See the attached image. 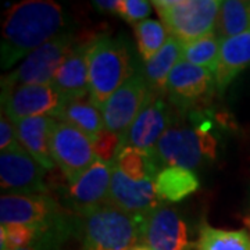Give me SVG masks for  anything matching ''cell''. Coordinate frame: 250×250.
Segmentation results:
<instances>
[{"mask_svg": "<svg viewBox=\"0 0 250 250\" xmlns=\"http://www.w3.org/2000/svg\"><path fill=\"white\" fill-rule=\"evenodd\" d=\"M113 170L114 163L96 160L92 167L70 182L68 199L78 215L107 203Z\"/></svg>", "mask_w": 250, "mask_h": 250, "instance_id": "9a60e30c", "label": "cell"}, {"mask_svg": "<svg viewBox=\"0 0 250 250\" xmlns=\"http://www.w3.org/2000/svg\"><path fill=\"white\" fill-rule=\"evenodd\" d=\"M1 225H29L43 229L64 228L60 207L53 197L38 195H6L0 197Z\"/></svg>", "mask_w": 250, "mask_h": 250, "instance_id": "52a82bcc", "label": "cell"}, {"mask_svg": "<svg viewBox=\"0 0 250 250\" xmlns=\"http://www.w3.org/2000/svg\"><path fill=\"white\" fill-rule=\"evenodd\" d=\"M221 41L223 39H220L215 32H213L184 45V60L215 72L220 59Z\"/></svg>", "mask_w": 250, "mask_h": 250, "instance_id": "484cf974", "label": "cell"}, {"mask_svg": "<svg viewBox=\"0 0 250 250\" xmlns=\"http://www.w3.org/2000/svg\"><path fill=\"white\" fill-rule=\"evenodd\" d=\"M121 0H96L93 1V7L103 13H118Z\"/></svg>", "mask_w": 250, "mask_h": 250, "instance_id": "d6a6232c", "label": "cell"}, {"mask_svg": "<svg viewBox=\"0 0 250 250\" xmlns=\"http://www.w3.org/2000/svg\"><path fill=\"white\" fill-rule=\"evenodd\" d=\"M170 107L160 95L153 92L132 125L121 136V149L135 147L153 154L161 136L170 129Z\"/></svg>", "mask_w": 250, "mask_h": 250, "instance_id": "7c38bea8", "label": "cell"}, {"mask_svg": "<svg viewBox=\"0 0 250 250\" xmlns=\"http://www.w3.org/2000/svg\"><path fill=\"white\" fill-rule=\"evenodd\" d=\"M71 34L62 32L24 59L17 70L1 78V90L25 85H52L60 64L72 49Z\"/></svg>", "mask_w": 250, "mask_h": 250, "instance_id": "8992f818", "label": "cell"}, {"mask_svg": "<svg viewBox=\"0 0 250 250\" xmlns=\"http://www.w3.org/2000/svg\"><path fill=\"white\" fill-rule=\"evenodd\" d=\"M250 65V31L221 41L218 65L214 72L215 88L224 92L236 75Z\"/></svg>", "mask_w": 250, "mask_h": 250, "instance_id": "d6986e66", "label": "cell"}, {"mask_svg": "<svg viewBox=\"0 0 250 250\" xmlns=\"http://www.w3.org/2000/svg\"><path fill=\"white\" fill-rule=\"evenodd\" d=\"M54 123L53 117H32L14 124L20 145L46 170H52L56 166L50 152V134Z\"/></svg>", "mask_w": 250, "mask_h": 250, "instance_id": "ac0fdd59", "label": "cell"}, {"mask_svg": "<svg viewBox=\"0 0 250 250\" xmlns=\"http://www.w3.org/2000/svg\"><path fill=\"white\" fill-rule=\"evenodd\" d=\"M143 243L150 250H192L185 221L171 207L160 206L145 220Z\"/></svg>", "mask_w": 250, "mask_h": 250, "instance_id": "5bb4252c", "label": "cell"}, {"mask_svg": "<svg viewBox=\"0 0 250 250\" xmlns=\"http://www.w3.org/2000/svg\"><path fill=\"white\" fill-rule=\"evenodd\" d=\"M131 250H149V248L145 246V245H141V246H136V248H134V249Z\"/></svg>", "mask_w": 250, "mask_h": 250, "instance_id": "836d02e7", "label": "cell"}, {"mask_svg": "<svg viewBox=\"0 0 250 250\" xmlns=\"http://www.w3.org/2000/svg\"><path fill=\"white\" fill-rule=\"evenodd\" d=\"M62 27V6L52 0H25L10 7L1 31V68L28 57L59 35Z\"/></svg>", "mask_w": 250, "mask_h": 250, "instance_id": "6da1fadb", "label": "cell"}, {"mask_svg": "<svg viewBox=\"0 0 250 250\" xmlns=\"http://www.w3.org/2000/svg\"><path fill=\"white\" fill-rule=\"evenodd\" d=\"M168 34L188 45L215 32L220 0H154L152 1Z\"/></svg>", "mask_w": 250, "mask_h": 250, "instance_id": "277c9868", "label": "cell"}, {"mask_svg": "<svg viewBox=\"0 0 250 250\" xmlns=\"http://www.w3.org/2000/svg\"><path fill=\"white\" fill-rule=\"evenodd\" d=\"M50 152L54 164L59 166L68 182L78 178L98 160L89 138L59 120H56L50 134Z\"/></svg>", "mask_w": 250, "mask_h": 250, "instance_id": "ba28073f", "label": "cell"}, {"mask_svg": "<svg viewBox=\"0 0 250 250\" xmlns=\"http://www.w3.org/2000/svg\"><path fill=\"white\" fill-rule=\"evenodd\" d=\"M80 217V235L85 250H131L143 241L145 220L104 203Z\"/></svg>", "mask_w": 250, "mask_h": 250, "instance_id": "7a4b0ae2", "label": "cell"}, {"mask_svg": "<svg viewBox=\"0 0 250 250\" xmlns=\"http://www.w3.org/2000/svg\"><path fill=\"white\" fill-rule=\"evenodd\" d=\"M152 93L143 74L135 72L110 96L103 106L102 113L104 128L110 132L123 136L145 107Z\"/></svg>", "mask_w": 250, "mask_h": 250, "instance_id": "8fae6325", "label": "cell"}, {"mask_svg": "<svg viewBox=\"0 0 250 250\" xmlns=\"http://www.w3.org/2000/svg\"><path fill=\"white\" fill-rule=\"evenodd\" d=\"M217 141L205 128H170L161 136L153 157L160 168L181 167L196 170L215 157Z\"/></svg>", "mask_w": 250, "mask_h": 250, "instance_id": "5b68a950", "label": "cell"}, {"mask_svg": "<svg viewBox=\"0 0 250 250\" xmlns=\"http://www.w3.org/2000/svg\"><path fill=\"white\" fill-rule=\"evenodd\" d=\"M197 250H250V236L246 231H227L210 225H202Z\"/></svg>", "mask_w": 250, "mask_h": 250, "instance_id": "d4e9b609", "label": "cell"}, {"mask_svg": "<svg viewBox=\"0 0 250 250\" xmlns=\"http://www.w3.org/2000/svg\"><path fill=\"white\" fill-rule=\"evenodd\" d=\"M65 100L52 85H25L1 90V111L16 124L32 117H57Z\"/></svg>", "mask_w": 250, "mask_h": 250, "instance_id": "30bf717a", "label": "cell"}, {"mask_svg": "<svg viewBox=\"0 0 250 250\" xmlns=\"http://www.w3.org/2000/svg\"><path fill=\"white\" fill-rule=\"evenodd\" d=\"M89 46L72 47L54 75L52 86L67 100L89 96Z\"/></svg>", "mask_w": 250, "mask_h": 250, "instance_id": "e0dca14e", "label": "cell"}, {"mask_svg": "<svg viewBox=\"0 0 250 250\" xmlns=\"http://www.w3.org/2000/svg\"><path fill=\"white\" fill-rule=\"evenodd\" d=\"M246 225H248V227H249V228H250V217H249V218H248V220H246Z\"/></svg>", "mask_w": 250, "mask_h": 250, "instance_id": "e575fe53", "label": "cell"}, {"mask_svg": "<svg viewBox=\"0 0 250 250\" xmlns=\"http://www.w3.org/2000/svg\"><path fill=\"white\" fill-rule=\"evenodd\" d=\"M134 31L138 41V50L145 62L152 60L170 38L164 24L156 20H145L135 25Z\"/></svg>", "mask_w": 250, "mask_h": 250, "instance_id": "4316f807", "label": "cell"}, {"mask_svg": "<svg viewBox=\"0 0 250 250\" xmlns=\"http://www.w3.org/2000/svg\"><path fill=\"white\" fill-rule=\"evenodd\" d=\"M62 231H65V228H60V229H52L47 232L42 233L39 236V239L34 242L32 245L25 246L22 249L17 250H56V246L59 241L62 239Z\"/></svg>", "mask_w": 250, "mask_h": 250, "instance_id": "1f68e13d", "label": "cell"}, {"mask_svg": "<svg viewBox=\"0 0 250 250\" xmlns=\"http://www.w3.org/2000/svg\"><path fill=\"white\" fill-rule=\"evenodd\" d=\"M59 229V228H53ZM52 231L29 225H1L0 227V250H17L32 245L42 233Z\"/></svg>", "mask_w": 250, "mask_h": 250, "instance_id": "83f0119b", "label": "cell"}, {"mask_svg": "<svg viewBox=\"0 0 250 250\" xmlns=\"http://www.w3.org/2000/svg\"><path fill=\"white\" fill-rule=\"evenodd\" d=\"M17 132H16V126L9 120V117L4 113H1L0 118V150H7L10 147L18 146Z\"/></svg>", "mask_w": 250, "mask_h": 250, "instance_id": "4dcf8cb0", "label": "cell"}, {"mask_svg": "<svg viewBox=\"0 0 250 250\" xmlns=\"http://www.w3.org/2000/svg\"><path fill=\"white\" fill-rule=\"evenodd\" d=\"M184 60V43H181L174 36L168 38L166 45L152 60L145 62L143 77L152 92L159 93L166 88L168 75L179 62Z\"/></svg>", "mask_w": 250, "mask_h": 250, "instance_id": "44dd1931", "label": "cell"}, {"mask_svg": "<svg viewBox=\"0 0 250 250\" xmlns=\"http://www.w3.org/2000/svg\"><path fill=\"white\" fill-rule=\"evenodd\" d=\"M114 164L128 178L134 181H156V177L161 170L152 153L143 152L135 147H123L117 154Z\"/></svg>", "mask_w": 250, "mask_h": 250, "instance_id": "cb8c5ba5", "label": "cell"}, {"mask_svg": "<svg viewBox=\"0 0 250 250\" xmlns=\"http://www.w3.org/2000/svg\"><path fill=\"white\" fill-rule=\"evenodd\" d=\"M154 185L161 202H181L195 193L200 182L195 171L181 167H164L157 174Z\"/></svg>", "mask_w": 250, "mask_h": 250, "instance_id": "7402d4cb", "label": "cell"}, {"mask_svg": "<svg viewBox=\"0 0 250 250\" xmlns=\"http://www.w3.org/2000/svg\"><path fill=\"white\" fill-rule=\"evenodd\" d=\"M93 149L99 161L114 163L117 154L121 150V135L110 132L104 128L93 142Z\"/></svg>", "mask_w": 250, "mask_h": 250, "instance_id": "f1b7e54d", "label": "cell"}, {"mask_svg": "<svg viewBox=\"0 0 250 250\" xmlns=\"http://www.w3.org/2000/svg\"><path fill=\"white\" fill-rule=\"evenodd\" d=\"M45 170L21 145L0 153V185L6 195L47 193Z\"/></svg>", "mask_w": 250, "mask_h": 250, "instance_id": "9c48e42d", "label": "cell"}, {"mask_svg": "<svg viewBox=\"0 0 250 250\" xmlns=\"http://www.w3.org/2000/svg\"><path fill=\"white\" fill-rule=\"evenodd\" d=\"M149 250H150V249H149Z\"/></svg>", "mask_w": 250, "mask_h": 250, "instance_id": "d590c367", "label": "cell"}, {"mask_svg": "<svg viewBox=\"0 0 250 250\" xmlns=\"http://www.w3.org/2000/svg\"><path fill=\"white\" fill-rule=\"evenodd\" d=\"M56 118L77 128L82 134L86 135L92 142H95L99 134L104 129L103 113L95 106L89 96L65 100Z\"/></svg>", "mask_w": 250, "mask_h": 250, "instance_id": "ffe728a7", "label": "cell"}, {"mask_svg": "<svg viewBox=\"0 0 250 250\" xmlns=\"http://www.w3.org/2000/svg\"><path fill=\"white\" fill-rule=\"evenodd\" d=\"M107 203L121 208L136 218L146 220L161 205L152 179L134 181L118 170L114 164Z\"/></svg>", "mask_w": 250, "mask_h": 250, "instance_id": "4fadbf2b", "label": "cell"}, {"mask_svg": "<svg viewBox=\"0 0 250 250\" xmlns=\"http://www.w3.org/2000/svg\"><path fill=\"white\" fill-rule=\"evenodd\" d=\"M152 6V3L147 0H121L117 14L124 18L126 22L136 25L147 20Z\"/></svg>", "mask_w": 250, "mask_h": 250, "instance_id": "f546056e", "label": "cell"}, {"mask_svg": "<svg viewBox=\"0 0 250 250\" xmlns=\"http://www.w3.org/2000/svg\"><path fill=\"white\" fill-rule=\"evenodd\" d=\"M250 31V1L225 0L217 18L215 35L220 39L233 38Z\"/></svg>", "mask_w": 250, "mask_h": 250, "instance_id": "603a6c76", "label": "cell"}, {"mask_svg": "<svg viewBox=\"0 0 250 250\" xmlns=\"http://www.w3.org/2000/svg\"><path fill=\"white\" fill-rule=\"evenodd\" d=\"M213 86H215L214 72L182 60L168 75L164 90L168 92L174 104L188 107L203 98Z\"/></svg>", "mask_w": 250, "mask_h": 250, "instance_id": "2e32d148", "label": "cell"}, {"mask_svg": "<svg viewBox=\"0 0 250 250\" xmlns=\"http://www.w3.org/2000/svg\"><path fill=\"white\" fill-rule=\"evenodd\" d=\"M131 56L124 41L100 36L89 46V98L103 110L110 96L134 75Z\"/></svg>", "mask_w": 250, "mask_h": 250, "instance_id": "3957f363", "label": "cell"}]
</instances>
